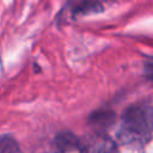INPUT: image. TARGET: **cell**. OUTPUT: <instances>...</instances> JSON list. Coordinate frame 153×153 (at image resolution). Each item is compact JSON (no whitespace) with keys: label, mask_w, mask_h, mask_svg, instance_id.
<instances>
[{"label":"cell","mask_w":153,"mask_h":153,"mask_svg":"<svg viewBox=\"0 0 153 153\" xmlns=\"http://www.w3.org/2000/svg\"><path fill=\"white\" fill-rule=\"evenodd\" d=\"M153 110L151 102H140L124 109L118 136L127 143H147L152 137Z\"/></svg>","instance_id":"obj_1"},{"label":"cell","mask_w":153,"mask_h":153,"mask_svg":"<svg viewBox=\"0 0 153 153\" xmlns=\"http://www.w3.org/2000/svg\"><path fill=\"white\" fill-rule=\"evenodd\" d=\"M79 153H117L116 142L106 134L94 133L80 140Z\"/></svg>","instance_id":"obj_2"},{"label":"cell","mask_w":153,"mask_h":153,"mask_svg":"<svg viewBox=\"0 0 153 153\" xmlns=\"http://www.w3.org/2000/svg\"><path fill=\"white\" fill-rule=\"evenodd\" d=\"M115 122V114L111 110H97L92 112L88 117V124L94 129V133L105 134L106 128H109Z\"/></svg>","instance_id":"obj_3"},{"label":"cell","mask_w":153,"mask_h":153,"mask_svg":"<svg viewBox=\"0 0 153 153\" xmlns=\"http://www.w3.org/2000/svg\"><path fill=\"white\" fill-rule=\"evenodd\" d=\"M80 139L72 131H61L54 139V147L57 153H72L79 149Z\"/></svg>","instance_id":"obj_4"},{"label":"cell","mask_w":153,"mask_h":153,"mask_svg":"<svg viewBox=\"0 0 153 153\" xmlns=\"http://www.w3.org/2000/svg\"><path fill=\"white\" fill-rule=\"evenodd\" d=\"M0 153H22L17 140L10 135L5 134L0 136Z\"/></svg>","instance_id":"obj_5"},{"label":"cell","mask_w":153,"mask_h":153,"mask_svg":"<svg viewBox=\"0 0 153 153\" xmlns=\"http://www.w3.org/2000/svg\"><path fill=\"white\" fill-rule=\"evenodd\" d=\"M102 10H103V7L99 2L92 1V0H85V1L80 2L79 6H75L73 8V13L74 14H88V13L100 12Z\"/></svg>","instance_id":"obj_6"}]
</instances>
